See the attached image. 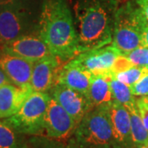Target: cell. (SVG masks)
<instances>
[{
    "label": "cell",
    "instance_id": "obj_5",
    "mask_svg": "<svg viewBox=\"0 0 148 148\" xmlns=\"http://www.w3.org/2000/svg\"><path fill=\"white\" fill-rule=\"evenodd\" d=\"M50 96L49 92L33 91L16 114L3 120L24 135L42 136Z\"/></svg>",
    "mask_w": 148,
    "mask_h": 148
},
{
    "label": "cell",
    "instance_id": "obj_17",
    "mask_svg": "<svg viewBox=\"0 0 148 148\" xmlns=\"http://www.w3.org/2000/svg\"><path fill=\"white\" fill-rule=\"evenodd\" d=\"M0 148H29V144L24 134L0 120Z\"/></svg>",
    "mask_w": 148,
    "mask_h": 148
},
{
    "label": "cell",
    "instance_id": "obj_3",
    "mask_svg": "<svg viewBox=\"0 0 148 148\" xmlns=\"http://www.w3.org/2000/svg\"><path fill=\"white\" fill-rule=\"evenodd\" d=\"M43 0H0V48L18 37L40 34Z\"/></svg>",
    "mask_w": 148,
    "mask_h": 148
},
{
    "label": "cell",
    "instance_id": "obj_6",
    "mask_svg": "<svg viewBox=\"0 0 148 148\" xmlns=\"http://www.w3.org/2000/svg\"><path fill=\"white\" fill-rule=\"evenodd\" d=\"M73 137L78 141L115 148L110 115V106L94 107L86 114Z\"/></svg>",
    "mask_w": 148,
    "mask_h": 148
},
{
    "label": "cell",
    "instance_id": "obj_22",
    "mask_svg": "<svg viewBox=\"0 0 148 148\" xmlns=\"http://www.w3.org/2000/svg\"><path fill=\"white\" fill-rule=\"evenodd\" d=\"M132 93L135 96H145L148 95V74L145 75L136 83L130 86Z\"/></svg>",
    "mask_w": 148,
    "mask_h": 148
},
{
    "label": "cell",
    "instance_id": "obj_1",
    "mask_svg": "<svg viewBox=\"0 0 148 148\" xmlns=\"http://www.w3.org/2000/svg\"><path fill=\"white\" fill-rule=\"evenodd\" d=\"M119 4L118 0H75L73 12L79 53L112 43Z\"/></svg>",
    "mask_w": 148,
    "mask_h": 148
},
{
    "label": "cell",
    "instance_id": "obj_27",
    "mask_svg": "<svg viewBox=\"0 0 148 148\" xmlns=\"http://www.w3.org/2000/svg\"><path fill=\"white\" fill-rule=\"evenodd\" d=\"M143 46L148 47V26L146 27L143 36Z\"/></svg>",
    "mask_w": 148,
    "mask_h": 148
},
{
    "label": "cell",
    "instance_id": "obj_28",
    "mask_svg": "<svg viewBox=\"0 0 148 148\" xmlns=\"http://www.w3.org/2000/svg\"><path fill=\"white\" fill-rule=\"evenodd\" d=\"M135 148H148V145H143V146H138Z\"/></svg>",
    "mask_w": 148,
    "mask_h": 148
},
{
    "label": "cell",
    "instance_id": "obj_25",
    "mask_svg": "<svg viewBox=\"0 0 148 148\" xmlns=\"http://www.w3.org/2000/svg\"><path fill=\"white\" fill-rule=\"evenodd\" d=\"M139 9L148 23V0H135Z\"/></svg>",
    "mask_w": 148,
    "mask_h": 148
},
{
    "label": "cell",
    "instance_id": "obj_13",
    "mask_svg": "<svg viewBox=\"0 0 148 148\" xmlns=\"http://www.w3.org/2000/svg\"><path fill=\"white\" fill-rule=\"evenodd\" d=\"M33 91L31 85L19 86L8 83L0 86V119L16 114Z\"/></svg>",
    "mask_w": 148,
    "mask_h": 148
},
{
    "label": "cell",
    "instance_id": "obj_19",
    "mask_svg": "<svg viewBox=\"0 0 148 148\" xmlns=\"http://www.w3.org/2000/svg\"><path fill=\"white\" fill-rule=\"evenodd\" d=\"M110 83L111 90L115 101H119L125 107L136 103L137 99L135 98V95H133L132 93L131 88L128 85L116 79L114 76L110 78Z\"/></svg>",
    "mask_w": 148,
    "mask_h": 148
},
{
    "label": "cell",
    "instance_id": "obj_24",
    "mask_svg": "<svg viewBox=\"0 0 148 148\" xmlns=\"http://www.w3.org/2000/svg\"><path fill=\"white\" fill-rule=\"evenodd\" d=\"M65 148H112L110 147L106 146H101V145H95L91 143H83L78 141L77 139L74 138L73 136L70 138L68 141V143L66 145Z\"/></svg>",
    "mask_w": 148,
    "mask_h": 148
},
{
    "label": "cell",
    "instance_id": "obj_9",
    "mask_svg": "<svg viewBox=\"0 0 148 148\" xmlns=\"http://www.w3.org/2000/svg\"><path fill=\"white\" fill-rule=\"evenodd\" d=\"M121 53L112 43L104 47L87 50L78 53L73 60L93 74H113V66Z\"/></svg>",
    "mask_w": 148,
    "mask_h": 148
},
{
    "label": "cell",
    "instance_id": "obj_18",
    "mask_svg": "<svg viewBox=\"0 0 148 148\" xmlns=\"http://www.w3.org/2000/svg\"><path fill=\"white\" fill-rule=\"evenodd\" d=\"M130 114L132 138L134 148L138 146L148 145V131L144 126L142 118L138 112L137 103L126 107Z\"/></svg>",
    "mask_w": 148,
    "mask_h": 148
},
{
    "label": "cell",
    "instance_id": "obj_8",
    "mask_svg": "<svg viewBox=\"0 0 148 148\" xmlns=\"http://www.w3.org/2000/svg\"><path fill=\"white\" fill-rule=\"evenodd\" d=\"M3 52L36 63L52 55L49 47L40 34H31L18 37L1 47Z\"/></svg>",
    "mask_w": 148,
    "mask_h": 148
},
{
    "label": "cell",
    "instance_id": "obj_26",
    "mask_svg": "<svg viewBox=\"0 0 148 148\" xmlns=\"http://www.w3.org/2000/svg\"><path fill=\"white\" fill-rule=\"evenodd\" d=\"M8 83H11L10 80L8 79V76L3 72V70L0 68V86H3V85L8 84Z\"/></svg>",
    "mask_w": 148,
    "mask_h": 148
},
{
    "label": "cell",
    "instance_id": "obj_20",
    "mask_svg": "<svg viewBox=\"0 0 148 148\" xmlns=\"http://www.w3.org/2000/svg\"><path fill=\"white\" fill-rule=\"evenodd\" d=\"M147 74H148L147 67L134 65L124 71L118 73L114 75V77L119 81L131 86Z\"/></svg>",
    "mask_w": 148,
    "mask_h": 148
},
{
    "label": "cell",
    "instance_id": "obj_15",
    "mask_svg": "<svg viewBox=\"0 0 148 148\" xmlns=\"http://www.w3.org/2000/svg\"><path fill=\"white\" fill-rule=\"evenodd\" d=\"M93 76L94 74L90 70L69 60L60 70L57 83L65 85L87 95Z\"/></svg>",
    "mask_w": 148,
    "mask_h": 148
},
{
    "label": "cell",
    "instance_id": "obj_11",
    "mask_svg": "<svg viewBox=\"0 0 148 148\" xmlns=\"http://www.w3.org/2000/svg\"><path fill=\"white\" fill-rule=\"evenodd\" d=\"M64 63L55 55H49L34 63L31 86L34 91L49 92L57 84L58 74Z\"/></svg>",
    "mask_w": 148,
    "mask_h": 148
},
{
    "label": "cell",
    "instance_id": "obj_31",
    "mask_svg": "<svg viewBox=\"0 0 148 148\" xmlns=\"http://www.w3.org/2000/svg\"><path fill=\"white\" fill-rule=\"evenodd\" d=\"M147 68H148V66H147Z\"/></svg>",
    "mask_w": 148,
    "mask_h": 148
},
{
    "label": "cell",
    "instance_id": "obj_29",
    "mask_svg": "<svg viewBox=\"0 0 148 148\" xmlns=\"http://www.w3.org/2000/svg\"><path fill=\"white\" fill-rule=\"evenodd\" d=\"M119 2V3H123V2H126V1H128V0H118Z\"/></svg>",
    "mask_w": 148,
    "mask_h": 148
},
{
    "label": "cell",
    "instance_id": "obj_16",
    "mask_svg": "<svg viewBox=\"0 0 148 148\" xmlns=\"http://www.w3.org/2000/svg\"><path fill=\"white\" fill-rule=\"evenodd\" d=\"M114 74H94L87 95L93 107L110 106L114 101L110 80Z\"/></svg>",
    "mask_w": 148,
    "mask_h": 148
},
{
    "label": "cell",
    "instance_id": "obj_30",
    "mask_svg": "<svg viewBox=\"0 0 148 148\" xmlns=\"http://www.w3.org/2000/svg\"><path fill=\"white\" fill-rule=\"evenodd\" d=\"M2 52V49H1V48H0V53Z\"/></svg>",
    "mask_w": 148,
    "mask_h": 148
},
{
    "label": "cell",
    "instance_id": "obj_23",
    "mask_svg": "<svg viewBox=\"0 0 148 148\" xmlns=\"http://www.w3.org/2000/svg\"><path fill=\"white\" fill-rule=\"evenodd\" d=\"M136 103L144 126L148 131V95L138 98L136 100Z\"/></svg>",
    "mask_w": 148,
    "mask_h": 148
},
{
    "label": "cell",
    "instance_id": "obj_10",
    "mask_svg": "<svg viewBox=\"0 0 148 148\" xmlns=\"http://www.w3.org/2000/svg\"><path fill=\"white\" fill-rule=\"evenodd\" d=\"M49 94L73 117L77 125L86 114L94 108L86 94L65 85L57 83L50 90Z\"/></svg>",
    "mask_w": 148,
    "mask_h": 148
},
{
    "label": "cell",
    "instance_id": "obj_7",
    "mask_svg": "<svg viewBox=\"0 0 148 148\" xmlns=\"http://www.w3.org/2000/svg\"><path fill=\"white\" fill-rule=\"evenodd\" d=\"M77 127V123L73 117L50 96L45 118L44 135L54 140H68L73 136Z\"/></svg>",
    "mask_w": 148,
    "mask_h": 148
},
{
    "label": "cell",
    "instance_id": "obj_2",
    "mask_svg": "<svg viewBox=\"0 0 148 148\" xmlns=\"http://www.w3.org/2000/svg\"><path fill=\"white\" fill-rule=\"evenodd\" d=\"M40 35L53 55L67 62L78 53V38L69 0H43Z\"/></svg>",
    "mask_w": 148,
    "mask_h": 148
},
{
    "label": "cell",
    "instance_id": "obj_12",
    "mask_svg": "<svg viewBox=\"0 0 148 148\" xmlns=\"http://www.w3.org/2000/svg\"><path fill=\"white\" fill-rule=\"evenodd\" d=\"M110 115L115 148H134L130 114L127 108L114 100L110 106Z\"/></svg>",
    "mask_w": 148,
    "mask_h": 148
},
{
    "label": "cell",
    "instance_id": "obj_4",
    "mask_svg": "<svg viewBox=\"0 0 148 148\" xmlns=\"http://www.w3.org/2000/svg\"><path fill=\"white\" fill-rule=\"evenodd\" d=\"M147 26L135 0L121 3L115 15L112 44L125 55L143 46V32Z\"/></svg>",
    "mask_w": 148,
    "mask_h": 148
},
{
    "label": "cell",
    "instance_id": "obj_21",
    "mask_svg": "<svg viewBox=\"0 0 148 148\" xmlns=\"http://www.w3.org/2000/svg\"><path fill=\"white\" fill-rule=\"evenodd\" d=\"M123 56H125L133 65L142 67L148 66V47L140 46Z\"/></svg>",
    "mask_w": 148,
    "mask_h": 148
},
{
    "label": "cell",
    "instance_id": "obj_14",
    "mask_svg": "<svg viewBox=\"0 0 148 148\" xmlns=\"http://www.w3.org/2000/svg\"><path fill=\"white\" fill-rule=\"evenodd\" d=\"M34 63L9 53H0V68L3 70L11 83L23 86L31 85Z\"/></svg>",
    "mask_w": 148,
    "mask_h": 148
}]
</instances>
